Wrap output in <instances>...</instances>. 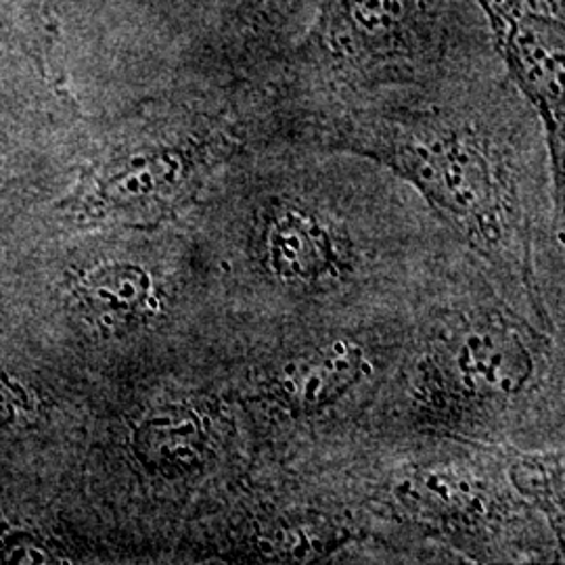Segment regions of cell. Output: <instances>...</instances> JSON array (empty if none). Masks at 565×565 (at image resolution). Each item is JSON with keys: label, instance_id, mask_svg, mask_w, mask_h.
<instances>
[{"label": "cell", "instance_id": "6da1fadb", "mask_svg": "<svg viewBox=\"0 0 565 565\" xmlns=\"http://www.w3.org/2000/svg\"><path fill=\"white\" fill-rule=\"evenodd\" d=\"M501 65L471 0H321L256 88L352 107Z\"/></svg>", "mask_w": 565, "mask_h": 565}, {"label": "cell", "instance_id": "7a4b0ae2", "mask_svg": "<svg viewBox=\"0 0 565 565\" xmlns=\"http://www.w3.org/2000/svg\"><path fill=\"white\" fill-rule=\"evenodd\" d=\"M509 82L543 121L557 189L564 186V0H471Z\"/></svg>", "mask_w": 565, "mask_h": 565}, {"label": "cell", "instance_id": "3957f363", "mask_svg": "<svg viewBox=\"0 0 565 565\" xmlns=\"http://www.w3.org/2000/svg\"><path fill=\"white\" fill-rule=\"evenodd\" d=\"M321 0H223L203 67L258 86L302 36Z\"/></svg>", "mask_w": 565, "mask_h": 565}, {"label": "cell", "instance_id": "277c9868", "mask_svg": "<svg viewBox=\"0 0 565 565\" xmlns=\"http://www.w3.org/2000/svg\"><path fill=\"white\" fill-rule=\"evenodd\" d=\"M266 235L268 263L287 281H315L333 258L323 224L298 203H282Z\"/></svg>", "mask_w": 565, "mask_h": 565}, {"label": "cell", "instance_id": "5b68a950", "mask_svg": "<svg viewBox=\"0 0 565 565\" xmlns=\"http://www.w3.org/2000/svg\"><path fill=\"white\" fill-rule=\"evenodd\" d=\"M457 364L465 382L486 394H513L524 387L532 371L524 343L494 329L471 333L459 350Z\"/></svg>", "mask_w": 565, "mask_h": 565}, {"label": "cell", "instance_id": "8992f818", "mask_svg": "<svg viewBox=\"0 0 565 565\" xmlns=\"http://www.w3.org/2000/svg\"><path fill=\"white\" fill-rule=\"evenodd\" d=\"M363 352L354 343H331L319 354L296 364L287 371L282 390L298 406H324L342 396L343 392L363 373Z\"/></svg>", "mask_w": 565, "mask_h": 565}]
</instances>
